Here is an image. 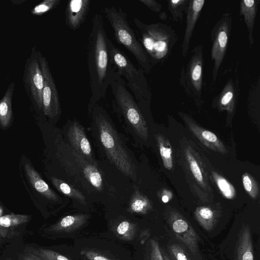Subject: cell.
Returning a JSON list of instances; mask_svg holds the SVG:
<instances>
[{"instance_id": "cell-45", "label": "cell", "mask_w": 260, "mask_h": 260, "mask_svg": "<svg viewBox=\"0 0 260 260\" xmlns=\"http://www.w3.org/2000/svg\"><path fill=\"white\" fill-rule=\"evenodd\" d=\"M0 206H1V202H0Z\"/></svg>"}, {"instance_id": "cell-42", "label": "cell", "mask_w": 260, "mask_h": 260, "mask_svg": "<svg viewBox=\"0 0 260 260\" xmlns=\"http://www.w3.org/2000/svg\"><path fill=\"white\" fill-rule=\"evenodd\" d=\"M159 17L160 19L165 20L167 19V16L164 12H162L159 14Z\"/></svg>"}, {"instance_id": "cell-38", "label": "cell", "mask_w": 260, "mask_h": 260, "mask_svg": "<svg viewBox=\"0 0 260 260\" xmlns=\"http://www.w3.org/2000/svg\"><path fill=\"white\" fill-rule=\"evenodd\" d=\"M20 260H41L36 256L31 254L30 253L27 252L24 254H21L20 256Z\"/></svg>"}, {"instance_id": "cell-40", "label": "cell", "mask_w": 260, "mask_h": 260, "mask_svg": "<svg viewBox=\"0 0 260 260\" xmlns=\"http://www.w3.org/2000/svg\"><path fill=\"white\" fill-rule=\"evenodd\" d=\"M26 0H10V2L14 5H21L25 2H26Z\"/></svg>"}, {"instance_id": "cell-25", "label": "cell", "mask_w": 260, "mask_h": 260, "mask_svg": "<svg viewBox=\"0 0 260 260\" xmlns=\"http://www.w3.org/2000/svg\"><path fill=\"white\" fill-rule=\"evenodd\" d=\"M151 208L147 197L138 192L135 193L129 205V210L132 212L141 214L147 213Z\"/></svg>"}, {"instance_id": "cell-16", "label": "cell", "mask_w": 260, "mask_h": 260, "mask_svg": "<svg viewBox=\"0 0 260 260\" xmlns=\"http://www.w3.org/2000/svg\"><path fill=\"white\" fill-rule=\"evenodd\" d=\"M68 137L74 149L89 161L94 162L90 144L83 128L78 122L74 121L71 123L68 131Z\"/></svg>"}, {"instance_id": "cell-29", "label": "cell", "mask_w": 260, "mask_h": 260, "mask_svg": "<svg viewBox=\"0 0 260 260\" xmlns=\"http://www.w3.org/2000/svg\"><path fill=\"white\" fill-rule=\"evenodd\" d=\"M185 156L190 169L197 182L203 186L205 185L204 176L198 161L194 157L192 151L187 148L185 151Z\"/></svg>"}, {"instance_id": "cell-46", "label": "cell", "mask_w": 260, "mask_h": 260, "mask_svg": "<svg viewBox=\"0 0 260 260\" xmlns=\"http://www.w3.org/2000/svg\"><path fill=\"white\" fill-rule=\"evenodd\" d=\"M190 260V259H189Z\"/></svg>"}, {"instance_id": "cell-3", "label": "cell", "mask_w": 260, "mask_h": 260, "mask_svg": "<svg viewBox=\"0 0 260 260\" xmlns=\"http://www.w3.org/2000/svg\"><path fill=\"white\" fill-rule=\"evenodd\" d=\"M104 13L117 42L133 55L145 73H149L152 68L150 59L131 28L127 15L120 8L112 6L105 7Z\"/></svg>"}, {"instance_id": "cell-6", "label": "cell", "mask_w": 260, "mask_h": 260, "mask_svg": "<svg viewBox=\"0 0 260 260\" xmlns=\"http://www.w3.org/2000/svg\"><path fill=\"white\" fill-rule=\"evenodd\" d=\"M110 87L113 98V104L116 110L123 116L139 137L147 140L148 126L140 107L128 89L125 80L116 71Z\"/></svg>"}, {"instance_id": "cell-14", "label": "cell", "mask_w": 260, "mask_h": 260, "mask_svg": "<svg viewBox=\"0 0 260 260\" xmlns=\"http://www.w3.org/2000/svg\"><path fill=\"white\" fill-rule=\"evenodd\" d=\"M181 117L190 131L206 147L222 154L226 153L224 144L215 134L198 125L187 115L181 114Z\"/></svg>"}, {"instance_id": "cell-5", "label": "cell", "mask_w": 260, "mask_h": 260, "mask_svg": "<svg viewBox=\"0 0 260 260\" xmlns=\"http://www.w3.org/2000/svg\"><path fill=\"white\" fill-rule=\"evenodd\" d=\"M107 42L115 70L126 80V86L132 92L139 106L149 102L151 93L143 70L137 69L127 55L116 47L109 38Z\"/></svg>"}, {"instance_id": "cell-41", "label": "cell", "mask_w": 260, "mask_h": 260, "mask_svg": "<svg viewBox=\"0 0 260 260\" xmlns=\"http://www.w3.org/2000/svg\"><path fill=\"white\" fill-rule=\"evenodd\" d=\"M170 197H171V196H168L167 194H164L161 197V200L164 203H166L168 202L169 201V200H170V199H171Z\"/></svg>"}, {"instance_id": "cell-17", "label": "cell", "mask_w": 260, "mask_h": 260, "mask_svg": "<svg viewBox=\"0 0 260 260\" xmlns=\"http://www.w3.org/2000/svg\"><path fill=\"white\" fill-rule=\"evenodd\" d=\"M235 260H253L251 231L249 225H243L238 236Z\"/></svg>"}, {"instance_id": "cell-19", "label": "cell", "mask_w": 260, "mask_h": 260, "mask_svg": "<svg viewBox=\"0 0 260 260\" xmlns=\"http://www.w3.org/2000/svg\"><path fill=\"white\" fill-rule=\"evenodd\" d=\"M259 2V0H242L240 3V14L243 17L246 25L251 45L254 43L253 29Z\"/></svg>"}, {"instance_id": "cell-15", "label": "cell", "mask_w": 260, "mask_h": 260, "mask_svg": "<svg viewBox=\"0 0 260 260\" xmlns=\"http://www.w3.org/2000/svg\"><path fill=\"white\" fill-rule=\"evenodd\" d=\"M205 2V0H189L186 13V27L181 45V53L184 57L187 54L193 31Z\"/></svg>"}, {"instance_id": "cell-7", "label": "cell", "mask_w": 260, "mask_h": 260, "mask_svg": "<svg viewBox=\"0 0 260 260\" xmlns=\"http://www.w3.org/2000/svg\"><path fill=\"white\" fill-rule=\"evenodd\" d=\"M42 54L36 46L31 48L30 54L25 60L22 76L30 110L34 116L38 118L44 117L42 101L44 78L40 63Z\"/></svg>"}, {"instance_id": "cell-24", "label": "cell", "mask_w": 260, "mask_h": 260, "mask_svg": "<svg viewBox=\"0 0 260 260\" xmlns=\"http://www.w3.org/2000/svg\"><path fill=\"white\" fill-rule=\"evenodd\" d=\"M189 0H169L168 9L176 22L181 21L186 14Z\"/></svg>"}, {"instance_id": "cell-10", "label": "cell", "mask_w": 260, "mask_h": 260, "mask_svg": "<svg viewBox=\"0 0 260 260\" xmlns=\"http://www.w3.org/2000/svg\"><path fill=\"white\" fill-rule=\"evenodd\" d=\"M44 78L43 113L44 117L55 120L61 113V108L56 84L46 58L42 54L40 59Z\"/></svg>"}, {"instance_id": "cell-12", "label": "cell", "mask_w": 260, "mask_h": 260, "mask_svg": "<svg viewBox=\"0 0 260 260\" xmlns=\"http://www.w3.org/2000/svg\"><path fill=\"white\" fill-rule=\"evenodd\" d=\"M169 224L176 237L193 254L198 250V235L192 226L178 213L170 216Z\"/></svg>"}, {"instance_id": "cell-31", "label": "cell", "mask_w": 260, "mask_h": 260, "mask_svg": "<svg viewBox=\"0 0 260 260\" xmlns=\"http://www.w3.org/2000/svg\"><path fill=\"white\" fill-rule=\"evenodd\" d=\"M60 0H45L36 5L30 11L31 14L41 16L55 8L60 3Z\"/></svg>"}, {"instance_id": "cell-43", "label": "cell", "mask_w": 260, "mask_h": 260, "mask_svg": "<svg viewBox=\"0 0 260 260\" xmlns=\"http://www.w3.org/2000/svg\"><path fill=\"white\" fill-rule=\"evenodd\" d=\"M162 257H164V260H170L169 258V257L166 255H165H165H164V256H162Z\"/></svg>"}, {"instance_id": "cell-30", "label": "cell", "mask_w": 260, "mask_h": 260, "mask_svg": "<svg viewBox=\"0 0 260 260\" xmlns=\"http://www.w3.org/2000/svg\"><path fill=\"white\" fill-rule=\"evenodd\" d=\"M30 216L24 214L11 213L0 217V226L8 228L27 222Z\"/></svg>"}, {"instance_id": "cell-33", "label": "cell", "mask_w": 260, "mask_h": 260, "mask_svg": "<svg viewBox=\"0 0 260 260\" xmlns=\"http://www.w3.org/2000/svg\"><path fill=\"white\" fill-rule=\"evenodd\" d=\"M135 230V224L127 221H123L118 225L116 233L120 238L130 240L134 237Z\"/></svg>"}, {"instance_id": "cell-1", "label": "cell", "mask_w": 260, "mask_h": 260, "mask_svg": "<svg viewBox=\"0 0 260 260\" xmlns=\"http://www.w3.org/2000/svg\"><path fill=\"white\" fill-rule=\"evenodd\" d=\"M108 38L103 17L96 13L92 19L86 48L91 103H98L105 97L116 72L108 50Z\"/></svg>"}, {"instance_id": "cell-28", "label": "cell", "mask_w": 260, "mask_h": 260, "mask_svg": "<svg viewBox=\"0 0 260 260\" xmlns=\"http://www.w3.org/2000/svg\"><path fill=\"white\" fill-rule=\"evenodd\" d=\"M28 252L41 260H70L54 251L42 248L29 247Z\"/></svg>"}, {"instance_id": "cell-4", "label": "cell", "mask_w": 260, "mask_h": 260, "mask_svg": "<svg viewBox=\"0 0 260 260\" xmlns=\"http://www.w3.org/2000/svg\"><path fill=\"white\" fill-rule=\"evenodd\" d=\"M134 22L140 32L143 47L152 64L165 60L177 40L175 31L161 23L145 24L137 18H134Z\"/></svg>"}, {"instance_id": "cell-36", "label": "cell", "mask_w": 260, "mask_h": 260, "mask_svg": "<svg viewBox=\"0 0 260 260\" xmlns=\"http://www.w3.org/2000/svg\"><path fill=\"white\" fill-rule=\"evenodd\" d=\"M139 2L152 11L159 14L161 13L162 6L157 1L155 0H139Z\"/></svg>"}, {"instance_id": "cell-23", "label": "cell", "mask_w": 260, "mask_h": 260, "mask_svg": "<svg viewBox=\"0 0 260 260\" xmlns=\"http://www.w3.org/2000/svg\"><path fill=\"white\" fill-rule=\"evenodd\" d=\"M156 139L164 166L166 169L170 170L173 166L171 144L168 139L162 135H157Z\"/></svg>"}, {"instance_id": "cell-35", "label": "cell", "mask_w": 260, "mask_h": 260, "mask_svg": "<svg viewBox=\"0 0 260 260\" xmlns=\"http://www.w3.org/2000/svg\"><path fill=\"white\" fill-rule=\"evenodd\" d=\"M170 251L176 260H189L183 249L177 244H173L170 246Z\"/></svg>"}, {"instance_id": "cell-27", "label": "cell", "mask_w": 260, "mask_h": 260, "mask_svg": "<svg viewBox=\"0 0 260 260\" xmlns=\"http://www.w3.org/2000/svg\"><path fill=\"white\" fill-rule=\"evenodd\" d=\"M51 181L58 190L66 196L85 202V197L77 189L64 181L54 177L51 178Z\"/></svg>"}, {"instance_id": "cell-32", "label": "cell", "mask_w": 260, "mask_h": 260, "mask_svg": "<svg viewBox=\"0 0 260 260\" xmlns=\"http://www.w3.org/2000/svg\"><path fill=\"white\" fill-rule=\"evenodd\" d=\"M242 182L244 189L253 199H256L259 193V189L256 181L252 176L247 173L242 175Z\"/></svg>"}, {"instance_id": "cell-44", "label": "cell", "mask_w": 260, "mask_h": 260, "mask_svg": "<svg viewBox=\"0 0 260 260\" xmlns=\"http://www.w3.org/2000/svg\"><path fill=\"white\" fill-rule=\"evenodd\" d=\"M2 242V239L0 238V243Z\"/></svg>"}, {"instance_id": "cell-21", "label": "cell", "mask_w": 260, "mask_h": 260, "mask_svg": "<svg viewBox=\"0 0 260 260\" xmlns=\"http://www.w3.org/2000/svg\"><path fill=\"white\" fill-rule=\"evenodd\" d=\"M87 218V215L83 214L68 215L52 225L51 230L55 232L73 231L81 226Z\"/></svg>"}, {"instance_id": "cell-18", "label": "cell", "mask_w": 260, "mask_h": 260, "mask_svg": "<svg viewBox=\"0 0 260 260\" xmlns=\"http://www.w3.org/2000/svg\"><path fill=\"white\" fill-rule=\"evenodd\" d=\"M15 83L11 82L0 100V127L3 129L8 128L13 120L12 99Z\"/></svg>"}, {"instance_id": "cell-39", "label": "cell", "mask_w": 260, "mask_h": 260, "mask_svg": "<svg viewBox=\"0 0 260 260\" xmlns=\"http://www.w3.org/2000/svg\"><path fill=\"white\" fill-rule=\"evenodd\" d=\"M3 209L1 206H0V217L2 215L3 213ZM7 231L6 230L0 229V235L3 237H6L7 235Z\"/></svg>"}, {"instance_id": "cell-26", "label": "cell", "mask_w": 260, "mask_h": 260, "mask_svg": "<svg viewBox=\"0 0 260 260\" xmlns=\"http://www.w3.org/2000/svg\"><path fill=\"white\" fill-rule=\"evenodd\" d=\"M212 176L223 196L228 199H234L236 196V190L234 186L216 172L213 171Z\"/></svg>"}, {"instance_id": "cell-34", "label": "cell", "mask_w": 260, "mask_h": 260, "mask_svg": "<svg viewBox=\"0 0 260 260\" xmlns=\"http://www.w3.org/2000/svg\"><path fill=\"white\" fill-rule=\"evenodd\" d=\"M150 246V260H164L158 242L154 239H151Z\"/></svg>"}, {"instance_id": "cell-22", "label": "cell", "mask_w": 260, "mask_h": 260, "mask_svg": "<svg viewBox=\"0 0 260 260\" xmlns=\"http://www.w3.org/2000/svg\"><path fill=\"white\" fill-rule=\"evenodd\" d=\"M194 216L199 224L206 231H210L213 228L217 219L216 211L206 206L197 208Z\"/></svg>"}, {"instance_id": "cell-37", "label": "cell", "mask_w": 260, "mask_h": 260, "mask_svg": "<svg viewBox=\"0 0 260 260\" xmlns=\"http://www.w3.org/2000/svg\"><path fill=\"white\" fill-rule=\"evenodd\" d=\"M81 254L84 255L88 260H111L91 250H84L81 251Z\"/></svg>"}, {"instance_id": "cell-8", "label": "cell", "mask_w": 260, "mask_h": 260, "mask_svg": "<svg viewBox=\"0 0 260 260\" xmlns=\"http://www.w3.org/2000/svg\"><path fill=\"white\" fill-rule=\"evenodd\" d=\"M186 68L183 66L180 82L186 93L200 102L203 85V46L200 44L191 51Z\"/></svg>"}, {"instance_id": "cell-2", "label": "cell", "mask_w": 260, "mask_h": 260, "mask_svg": "<svg viewBox=\"0 0 260 260\" xmlns=\"http://www.w3.org/2000/svg\"><path fill=\"white\" fill-rule=\"evenodd\" d=\"M97 103L89 102V110L98 126L100 141L108 157L123 174L136 180V171L128 153L122 145L105 111Z\"/></svg>"}, {"instance_id": "cell-11", "label": "cell", "mask_w": 260, "mask_h": 260, "mask_svg": "<svg viewBox=\"0 0 260 260\" xmlns=\"http://www.w3.org/2000/svg\"><path fill=\"white\" fill-rule=\"evenodd\" d=\"M19 168L22 182L32 199L37 195V197L41 196L49 200H57V195L42 178L25 155L21 157Z\"/></svg>"}, {"instance_id": "cell-13", "label": "cell", "mask_w": 260, "mask_h": 260, "mask_svg": "<svg viewBox=\"0 0 260 260\" xmlns=\"http://www.w3.org/2000/svg\"><path fill=\"white\" fill-rule=\"evenodd\" d=\"M91 1L72 0L68 2L65 10V21L67 26L75 30L80 28L88 13Z\"/></svg>"}, {"instance_id": "cell-9", "label": "cell", "mask_w": 260, "mask_h": 260, "mask_svg": "<svg viewBox=\"0 0 260 260\" xmlns=\"http://www.w3.org/2000/svg\"><path fill=\"white\" fill-rule=\"evenodd\" d=\"M232 22L231 14L225 13L218 20L211 31V57L213 61L212 77L214 82L216 80L227 50L232 28Z\"/></svg>"}, {"instance_id": "cell-20", "label": "cell", "mask_w": 260, "mask_h": 260, "mask_svg": "<svg viewBox=\"0 0 260 260\" xmlns=\"http://www.w3.org/2000/svg\"><path fill=\"white\" fill-rule=\"evenodd\" d=\"M237 95L236 86L232 79H230L221 92L215 98L217 106L220 109L225 110L229 113L234 110Z\"/></svg>"}]
</instances>
